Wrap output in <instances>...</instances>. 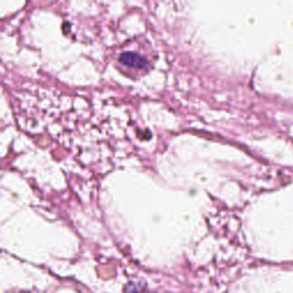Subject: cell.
I'll use <instances>...</instances> for the list:
<instances>
[{
	"label": "cell",
	"mask_w": 293,
	"mask_h": 293,
	"mask_svg": "<svg viewBox=\"0 0 293 293\" xmlns=\"http://www.w3.org/2000/svg\"><path fill=\"white\" fill-rule=\"evenodd\" d=\"M120 62H123L124 64L130 65L133 68H146V61L142 58L140 55L135 53H124L120 56Z\"/></svg>",
	"instance_id": "cell-1"
}]
</instances>
